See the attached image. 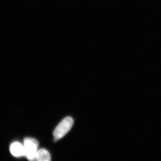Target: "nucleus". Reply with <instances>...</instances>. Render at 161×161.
<instances>
[{
    "label": "nucleus",
    "mask_w": 161,
    "mask_h": 161,
    "mask_svg": "<svg viewBox=\"0 0 161 161\" xmlns=\"http://www.w3.org/2000/svg\"><path fill=\"white\" fill-rule=\"evenodd\" d=\"M73 124L74 120L72 117L68 116L64 119L54 131L53 136L55 140H59L66 135L71 129Z\"/></svg>",
    "instance_id": "nucleus-1"
},
{
    "label": "nucleus",
    "mask_w": 161,
    "mask_h": 161,
    "mask_svg": "<svg viewBox=\"0 0 161 161\" xmlns=\"http://www.w3.org/2000/svg\"><path fill=\"white\" fill-rule=\"evenodd\" d=\"M25 150V156L28 160H36V155L38 150L39 142L36 140L30 137H26L23 141Z\"/></svg>",
    "instance_id": "nucleus-2"
},
{
    "label": "nucleus",
    "mask_w": 161,
    "mask_h": 161,
    "mask_svg": "<svg viewBox=\"0 0 161 161\" xmlns=\"http://www.w3.org/2000/svg\"><path fill=\"white\" fill-rule=\"evenodd\" d=\"M10 151L12 155L16 157L25 156L24 145L19 142H14L10 145Z\"/></svg>",
    "instance_id": "nucleus-3"
},
{
    "label": "nucleus",
    "mask_w": 161,
    "mask_h": 161,
    "mask_svg": "<svg viewBox=\"0 0 161 161\" xmlns=\"http://www.w3.org/2000/svg\"><path fill=\"white\" fill-rule=\"evenodd\" d=\"M51 159L50 153L44 149L38 150L36 155V160L38 161H50Z\"/></svg>",
    "instance_id": "nucleus-4"
}]
</instances>
